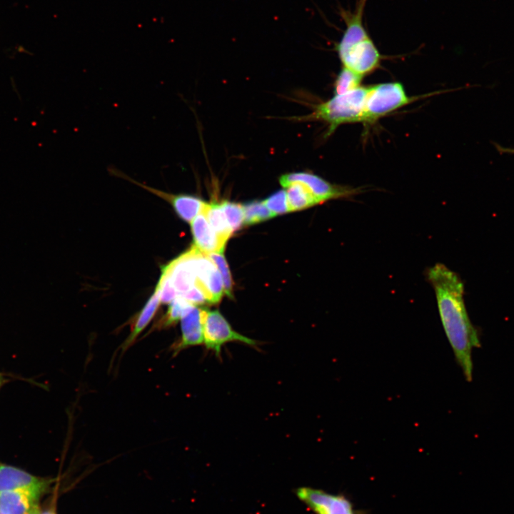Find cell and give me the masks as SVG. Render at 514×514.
<instances>
[{"label": "cell", "mask_w": 514, "mask_h": 514, "mask_svg": "<svg viewBox=\"0 0 514 514\" xmlns=\"http://www.w3.org/2000/svg\"><path fill=\"white\" fill-rule=\"evenodd\" d=\"M427 278L433 286L445 336L468 382L473 378L472 351L480 347L463 299L464 286L459 276L442 263L429 268Z\"/></svg>", "instance_id": "1"}, {"label": "cell", "mask_w": 514, "mask_h": 514, "mask_svg": "<svg viewBox=\"0 0 514 514\" xmlns=\"http://www.w3.org/2000/svg\"><path fill=\"white\" fill-rule=\"evenodd\" d=\"M367 1L356 0L353 10L340 8L338 13L345 29L335 46L343 66L362 76L376 70L382 60V55L364 26Z\"/></svg>", "instance_id": "2"}, {"label": "cell", "mask_w": 514, "mask_h": 514, "mask_svg": "<svg viewBox=\"0 0 514 514\" xmlns=\"http://www.w3.org/2000/svg\"><path fill=\"white\" fill-rule=\"evenodd\" d=\"M369 86H360L351 91L335 95L328 101L319 104L313 119L326 121L331 134L342 124L361 122Z\"/></svg>", "instance_id": "3"}, {"label": "cell", "mask_w": 514, "mask_h": 514, "mask_svg": "<svg viewBox=\"0 0 514 514\" xmlns=\"http://www.w3.org/2000/svg\"><path fill=\"white\" fill-rule=\"evenodd\" d=\"M418 99L416 96H408L400 82L370 86L361 122L373 124L381 117Z\"/></svg>", "instance_id": "4"}, {"label": "cell", "mask_w": 514, "mask_h": 514, "mask_svg": "<svg viewBox=\"0 0 514 514\" xmlns=\"http://www.w3.org/2000/svg\"><path fill=\"white\" fill-rule=\"evenodd\" d=\"M203 327V344L217 357L221 356L222 346L229 342H241L253 348L258 346L256 341L234 331L218 310L205 309Z\"/></svg>", "instance_id": "5"}, {"label": "cell", "mask_w": 514, "mask_h": 514, "mask_svg": "<svg viewBox=\"0 0 514 514\" xmlns=\"http://www.w3.org/2000/svg\"><path fill=\"white\" fill-rule=\"evenodd\" d=\"M295 494L314 514H360L345 495L312 487H299Z\"/></svg>", "instance_id": "6"}, {"label": "cell", "mask_w": 514, "mask_h": 514, "mask_svg": "<svg viewBox=\"0 0 514 514\" xmlns=\"http://www.w3.org/2000/svg\"><path fill=\"white\" fill-rule=\"evenodd\" d=\"M283 187L293 182L304 184L320 203L332 199L348 198L360 192L359 188L331 183L309 172L285 173L279 178Z\"/></svg>", "instance_id": "7"}, {"label": "cell", "mask_w": 514, "mask_h": 514, "mask_svg": "<svg viewBox=\"0 0 514 514\" xmlns=\"http://www.w3.org/2000/svg\"><path fill=\"white\" fill-rule=\"evenodd\" d=\"M193 263L196 275V286L205 294L208 303H218L224 292L220 273L208 255L198 251L193 245Z\"/></svg>", "instance_id": "8"}, {"label": "cell", "mask_w": 514, "mask_h": 514, "mask_svg": "<svg viewBox=\"0 0 514 514\" xmlns=\"http://www.w3.org/2000/svg\"><path fill=\"white\" fill-rule=\"evenodd\" d=\"M43 492L31 488H18L0 492L1 514H30L38 508Z\"/></svg>", "instance_id": "9"}, {"label": "cell", "mask_w": 514, "mask_h": 514, "mask_svg": "<svg viewBox=\"0 0 514 514\" xmlns=\"http://www.w3.org/2000/svg\"><path fill=\"white\" fill-rule=\"evenodd\" d=\"M124 177V176H122ZM125 178L128 179L141 187L154 193L158 197L164 199L171 204L178 216L183 221L191 223L192 220L199 214L203 209L206 202L201 198L188 194H172L160 190H158L129 178L128 176Z\"/></svg>", "instance_id": "10"}, {"label": "cell", "mask_w": 514, "mask_h": 514, "mask_svg": "<svg viewBox=\"0 0 514 514\" xmlns=\"http://www.w3.org/2000/svg\"><path fill=\"white\" fill-rule=\"evenodd\" d=\"M205 309L195 306L183 316L180 320L181 336L173 348L174 354L188 347L203 343Z\"/></svg>", "instance_id": "11"}, {"label": "cell", "mask_w": 514, "mask_h": 514, "mask_svg": "<svg viewBox=\"0 0 514 514\" xmlns=\"http://www.w3.org/2000/svg\"><path fill=\"white\" fill-rule=\"evenodd\" d=\"M193 238V246L201 252L208 255L213 253H223L224 245L210 226L202 211L190 223Z\"/></svg>", "instance_id": "12"}, {"label": "cell", "mask_w": 514, "mask_h": 514, "mask_svg": "<svg viewBox=\"0 0 514 514\" xmlns=\"http://www.w3.org/2000/svg\"><path fill=\"white\" fill-rule=\"evenodd\" d=\"M48 486L45 479L34 476L14 466L0 464V492L18 488H31L43 493Z\"/></svg>", "instance_id": "13"}, {"label": "cell", "mask_w": 514, "mask_h": 514, "mask_svg": "<svg viewBox=\"0 0 514 514\" xmlns=\"http://www.w3.org/2000/svg\"><path fill=\"white\" fill-rule=\"evenodd\" d=\"M160 303L159 291L156 286L155 291L143 309L139 313L132 331L124 343L123 349L129 347L138 335L144 330L154 316Z\"/></svg>", "instance_id": "14"}, {"label": "cell", "mask_w": 514, "mask_h": 514, "mask_svg": "<svg viewBox=\"0 0 514 514\" xmlns=\"http://www.w3.org/2000/svg\"><path fill=\"white\" fill-rule=\"evenodd\" d=\"M284 188L289 211H300L320 203L308 188L301 183L293 182Z\"/></svg>", "instance_id": "15"}, {"label": "cell", "mask_w": 514, "mask_h": 514, "mask_svg": "<svg viewBox=\"0 0 514 514\" xmlns=\"http://www.w3.org/2000/svg\"><path fill=\"white\" fill-rule=\"evenodd\" d=\"M207 220L221 241L226 245L233 231L226 218L220 203H206L203 209Z\"/></svg>", "instance_id": "16"}, {"label": "cell", "mask_w": 514, "mask_h": 514, "mask_svg": "<svg viewBox=\"0 0 514 514\" xmlns=\"http://www.w3.org/2000/svg\"><path fill=\"white\" fill-rule=\"evenodd\" d=\"M244 223L252 225L274 217L263 201H252L243 205Z\"/></svg>", "instance_id": "17"}, {"label": "cell", "mask_w": 514, "mask_h": 514, "mask_svg": "<svg viewBox=\"0 0 514 514\" xmlns=\"http://www.w3.org/2000/svg\"><path fill=\"white\" fill-rule=\"evenodd\" d=\"M362 79V76L343 66L335 81V95L343 94L360 87Z\"/></svg>", "instance_id": "18"}, {"label": "cell", "mask_w": 514, "mask_h": 514, "mask_svg": "<svg viewBox=\"0 0 514 514\" xmlns=\"http://www.w3.org/2000/svg\"><path fill=\"white\" fill-rule=\"evenodd\" d=\"M195 306L188 302L181 296H177L168 306V311L161 321L160 326L167 327L180 321L183 316Z\"/></svg>", "instance_id": "19"}, {"label": "cell", "mask_w": 514, "mask_h": 514, "mask_svg": "<svg viewBox=\"0 0 514 514\" xmlns=\"http://www.w3.org/2000/svg\"><path fill=\"white\" fill-rule=\"evenodd\" d=\"M220 205L232 231L238 230L244 223L243 205L229 201H223Z\"/></svg>", "instance_id": "20"}, {"label": "cell", "mask_w": 514, "mask_h": 514, "mask_svg": "<svg viewBox=\"0 0 514 514\" xmlns=\"http://www.w3.org/2000/svg\"><path fill=\"white\" fill-rule=\"evenodd\" d=\"M208 257L216 266L222 278L224 292L229 297L233 296V282L227 261L223 253H213L208 254Z\"/></svg>", "instance_id": "21"}, {"label": "cell", "mask_w": 514, "mask_h": 514, "mask_svg": "<svg viewBox=\"0 0 514 514\" xmlns=\"http://www.w3.org/2000/svg\"><path fill=\"white\" fill-rule=\"evenodd\" d=\"M263 203L274 216L289 211L286 190L273 193Z\"/></svg>", "instance_id": "22"}, {"label": "cell", "mask_w": 514, "mask_h": 514, "mask_svg": "<svg viewBox=\"0 0 514 514\" xmlns=\"http://www.w3.org/2000/svg\"><path fill=\"white\" fill-rule=\"evenodd\" d=\"M159 291L160 302L162 303H171L178 296L166 270L163 267L161 275L156 285Z\"/></svg>", "instance_id": "23"}, {"label": "cell", "mask_w": 514, "mask_h": 514, "mask_svg": "<svg viewBox=\"0 0 514 514\" xmlns=\"http://www.w3.org/2000/svg\"><path fill=\"white\" fill-rule=\"evenodd\" d=\"M188 302L193 306L208 303L206 297L202 290L196 286H194L189 291L181 296Z\"/></svg>", "instance_id": "24"}, {"label": "cell", "mask_w": 514, "mask_h": 514, "mask_svg": "<svg viewBox=\"0 0 514 514\" xmlns=\"http://www.w3.org/2000/svg\"><path fill=\"white\" fill-rule=\"evenodd\" d=\"M493 146L500 153L514 154V147H505L493 142Z\"/></svg>", "instance_id": "25"}, {"label": "cell", "mask_w": 514, "mask_h": 514, "mask_svg": "<svg viewBox=\"0 0 514 514\" xmlns=\"http://www.w3.org/2000/svg\"><path fill=\"white\" fill-rule=\"evenodd\" d=\"M39 514H56V508L54 506H50L49 508L44 510L41 513L39 512Z\"/></svg>", "instance_id": "26"}, {"label": "cell", "mask_w": 514, "mask_h": 514, "mask_svg": "<svg viewBox=\"0 0 514 514\" xmlns=\"http://www.w3.org/2000/svg\"><path fill=\"white\" fill-rule=\"evenodd\" d=\"M39 507L34 510L30 514H39Z\"/></svg>", "instance_id": "27"}, {"label": "cell", "mask_w": 514, "mask_h": 514, "mask_svg": "<svg viewBox=\"0 0 514 514\" xmlns=\"http://www.w3.org/2000/svg\"><path fill=\"white\" fill-rule=\"evenodd\" d=\"M3 383H4V377L0 373V388H1V385L3 384Z\"/></svg>", "instance_id": "28"}, {"label": "cell", "mask_w": 514, "mask_h": 514, "mask_svg": "<svg viewBox=\"0 0 514 514\" xmlns=\"http://www.w3.org/2000/svg\"><path fill=\"white\" fill-rule=\"evenodd\" d=\"M1 514V513H0Z\"/></svg>", "instance_id": "29"}]
</instances>
